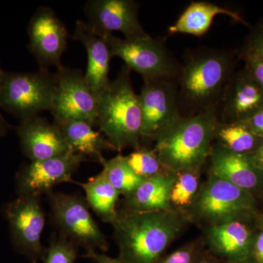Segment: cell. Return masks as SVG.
<instances>
[{"label":"cell","instance_id":"18","mask_svg":"<svg viewBox=\"0 0 263 263\" xmlns=\"http://www.w3.org/2000/svg\"><path fill=\"white\" fill-rule=\"evenodd\" d=\"M209 249L224 263H236L249 259L252 247L250 232L239 221L209 226L205 231Z\"/></svg>","mask_w":263,"mask_h":263},{"label":"cell","instance_id":"20","mask_svg":"<svg viewBox=\"0 0 263 263\" xmlns=\"http://www.w3.org/2000/svg\"><path fill=\"white\" fill-rule=\"evenodd\" d=\"M176 177V174L164 172L143 180L134 192L125 197L124 210L154 212L169 209L171 191Z\"/></svg>","mask_w":263,"mask_h":263},{"label":"cell","instance_id":"3","mask_svg":"<svg viewBox=\"0 0 263 263\" xmlns=\"http://www.w3.org/2000/svg\"><path fill=\"white\" fill-rule=\"evenodd\" d=\"M216 109L181 117L155 138V151L167 172L200 169L209 159L219 124Z\"/></svg>","mask_w":263,"mask_h":263},{"label":"cell","instance_id":"35","mask_svg":"<svg viewBox=\"0 0 263 263\" xmlns=\"http://www.w3.org/2000/svg\"><path fill=\"white\" fill-rule=\"evenodd\" d=\"M254 163L259 170L263 171V143L255 151L253 155L251 157Z\"/></svg>","mask_w":263,"mask_h":263},{"label":"cell","instance_id":"8","mask_svg":"<svg viewBox=\"0 0 263 263\" xmlns=\"http://www.w3.org/2000/svg\"><path fill=\"white\" fill-rule=\"evenodd\" d=\"M248 192L210 175L193 202V214L209 226L237 221L252 209Z\"/></svg>","mask_w":263,"mask_h":263},{"label":"cell","instance_id":"24","mask_svg":"<svg viewBox=\"0 0 263 263\" xmlns=\"http://www.w3.org/2000/svg\"><path fill=\"white\" fill-rule=\"evenodd\" d=\"M257 137L243 122L221 123L216 127L214 140L216 144L238 155L253 149Z\"/></svg>","mask_w":263,"mask_h":263},{"label":"cell","instance_id":"17","mask_svg":"<svg viewBox=\"0 0 263 263\" xmlns=\"http://www.w3.org/2000/svg\"><path fill=\"white\" fill-rule=\"evenodd\" d=\"M72 39L84 45L87 52L88 64L84 79L99 96L110 83L108 73L112 53L108 43L89 28L86 22L77 21Z\"/></svg>","mask_w":263,"mask_h":263},{"label":"cell","instance_id":"31","mask_svg":"<svg viewBox=\"0 0 263 263\" xmlns=\"http://www.w3.org/2000/svg\"><path fill=\"white\" fill-rule=\"evenodd\" d=\"M241 122L246 124L256 136L263 137V108Z\"/></svg>","mask_w":263,"mask_h":263},{"label":"cell","instance_id":"36","mask_svg":"<svg viewBox=\"0 0 263 263\" xmlns=\"http://www.w3.org/2000/svg\"><path fill=\"white\" fill-rule=\"evenodd\" d=\"M195 263H224L210 255L199 256Z\"/></svg>","mask_w":263,"mask_h":263},{"label":"cell","instance_id":"38","mask_svg":"<svg viewBox=\"0 0 263 263\" xmlns=\"http://www.w3.org/2000/svg\"><path fill=\"white\" fill-rule=\"evenodd\" d=\"M5 71L2 69L0 66V92H1L2 86H3V79H4Z\"/></svg>","mask_w":263,"mask_h":263},{"label":"cell","instance_id":"10","mask_svg":"<svg viewBox=\"0 0 263 263\" xmlns=\"http://www.w3.org/2000/svg\"><path fill=\"white\" fill-rule=\"evenodd\" d=\"M55 75L56 88L51 110L54 120L98 121V95L89 87L81 70L62 66Z\"/></svg>","mask_w":263,"mask_h":263},{"label":"cell","instance_id":"4","mask_svg":"<svg viewBox=\"0 0 263 263\" xmlns=\"http://www.w3.org/2000/svg\"><path fill=\"white\" fill-rule=\"evenodd\" d=\"M130 72L123 65L117 77L98 96L97 124L119 152L141 146V102L132 86Z\"/></svg>","mask_w":263,"mask_h":263},{"label":"cell","instance_id":"28","mask_svg":"<svg viewBox=\"0 0 263 263\" xmlns=\"http://www.w3.org/2000/svg\"><path fill=\"white\" fill-rule=\"evenodd\" d=\"M78 251L79 247L65 237H53L43 260L45 263H74Z\"/></svg>","mask_w":263,"mask_h":263},{"label":"cell","instance_id":"33","mask_svg":"<svg viewBox=\"0 0 263 263\" xmlns=\"http://www.w3.org/2000/svg\"><path fill=\"white\" fill-rule=\"evenodd\" d=\"M84 257L95 261L97 263H122L119 259L112 258L106 254L97 252L96 251L86 252Z\"/></svg>","mask_w":263,"mask_h":263},{"label":"cell","instance_id":"39","mask_svg":"<svg viewBox=\"0 0 263 263\" xmlns=\"http://www.w3.org/2000/svg\"><path fill=\"white\" fill-rule=\"evenodd\" d=\"M236 263H261L258 262V261L256 260H249V259H246V260L241 261V262H236Z\"/></svg>","mask_w":263,"mask_h":263},{"label":"cell","instance_id":"5","mask_svg":"<svg viewBox=\"0 0 263 263\" xmlns=\"http://www.w3.org/2000/svg\"><path fill=\"white\" fill-rule=\"evenodd\" d=\"M56 79L49 70L34 72H5L0 92V108L15 116L21 122L51 111Z\"/></svg>","mask_w":263,"mask_h":263},{"label":"cell","instance_id":"6","mask_svg":"<svg viewBox=\"0 0 263 263\" xmlns=\"http://www.w3.org/2000/svg\"><path fill=\"white\" fill-rule=\"evenodd\" d=\"M108 43L112 56L119 57L124 65L136 71L144 80L178 79L181 64L158 38L125 39L113 34L100 36Z\"/></svg>","mask_w":263,"mask_h":263},{"label":"cell","instance_id":"1","mask_svg":"<svg viewBox=\"0 0 263 263\" xmlns=\"http://www.w3.org/2000/svg\"><path fill=\"white\" fill-rule=\"evenodd\" d=\"M186 214L174 209L154 212L118 211L112 223L122 263H159L164 251L187 226Z\"/></svg>","mask_w":263,"mask_h":263},{"label":"cell","instance_id":"32","mask_svg":"<svg viewBox=\"0 0 263 263\" xmlns=\"http://www.w3.org/2000/svg\"><path fill=\"white\" fill-rule=\"evenodd\" d=\"M249 72L254 81L263 88V61H248Z\"/></svg>","mask_w":263,"mask_h":263},{"label":"cell","instance_id":"34","mask_svg":"<svg viewBox=\"0 0 263 263\" xmlns=\"http://www.w3.org/2000/svg\"><path fill=\"white\" fill-rule=\"evenodd\" d=\"M254 253L256 260L263 263V231L257 236L255 240Z\"/></svg>","mask_w":263,"mask_h":263},{"label":"cell","instance_id":"30","mask_svg":"<svg viewBox=\"0 0 263 263\" xmlns=\"http://www.w3.org/2000/svg\"><path fill=\"white\" fill-rule=\"evenodd\" d=\"M248 61H263V30L252 38L246 53Z\"/></svg>","mask_w":263,"mask_h":263},{"label":"cell","instance_id":"27","mask_svg":"<svg viewBox=\"0 0 263 263\" xmlns=\"http://www.w3.org/2000/svg\"><path fill=\"white\" fill-rule=\"evenodd\" d=\"M198 170L184 171L177 174L171 194V203L178 207L193 204L198 193Z\"/></svg>","mask_w":263,"mask_h":263},{"label":"cell","instance_id":"29","mask_svg":"<svg viewBox=\"0 0 263 263\" xmlns=\"http://www.w3.org/2000/svg\"><path fill=\"white\" fill-rule=\"evenodd\" d=\"M199 256L194 245H186L162 259L159 263H195Z\"/></svg>","mask_w":263,"mask_h":263},{"label":"cell","instance_id":"15","mask_svg":"<svg viewBox=\"0 0 263 263\" xmlns=\"http://www.w3.org/2000/svg\"><path fill=\"white\" fill-rule=\"evenodd\" d=\"M263 108V88L249 74L232 75L216 108L219 122H241Z\"/></svg>","mask_w":263,"mask_h":263},{"label":"cell","instance_id":"26","mask_svg":"<svg viewBox=\"0 0 263 263\" xmlns=\"http://www.w3.org/2000/svg\"><path fill=\"white\" fill-rule=\"evenodd\" d=\"M124 157L135 174L143 179L167 172L162 167L155 151L148 149L146 147L141 146Z\"/></svg>","mask_w":263,"mask_h":263},{"label":"cell","instance_id":"12","mask_svg":"<svg viewBox=\"0 0 263 263\" xmlns=\"http://www.w3.org/2000/svg\"><path fill=\"white\" fill-rule=\"evenodd\" d=\"M86 160L84 156L70 151L58 157L29 162L16 176L18 196L41 197L60 183L72 181V176Z\"/></svg>","mask_w":263,"mask_h":263},{"label":"cell","instance_id":"11","mask_svg":"<svg viewBox=\"0 0 263 263\" xmlns=\"http://www.w3.org/2000/svg\"><path fill=\"white\" fill-rule=\"evenodd\" d=\"M177 79L143 81L139 95L142 111L141 142L154 141L181 117Z\"/></svg>","mask_w":263,"mask_h":263},{"label":"cell","instance_id":"16","mask_svg":"<svg viewBox=\"0 0 263 263\" xmlns=\"http://www.w3.org/2000/svg\"><path fill=\"white\" fill-rule=\"evenodd\" d=\"M17 134L22 152L30 162L58 157L71 151L58 126L40 116L21 122Z\"/></svg>","mask_w":263,"mask_h":263},{"label":"cell","instance_id":"13","mask_svg":"<svg viewBox=\"0 0 263 263\" xmlns=\"http://www.w3.org/2000/svg\"><path fill=\"white\" fill-rule=\"evenodd\" d=\"M29 51L41 70L51 66L62 67L61 57L67 46L69 34L65 24L48 7H40L28 25Z\"/></svg>","mask_w":263,"mask_h":263},{"label":"cell","instance_id":"9","mask_svg":"<svg viewBox=\"0 0 263 263\" xmlns=\"http://www.w3.org/2000/svg\"><path fill=\"white\" fill-rule=\"evenodd\" d=\"M5 216L12 242L19 253L32 263L43 259L46 249L41 243V235L46 226V215L41 197L18 196L5 205Z\"/></svg>","mask_w":263,"mask_h":263},{"label":"cell","instance_id":"19","mask_svg":"<svg viewBox=\"0 0 263 263\" xmlns=\"http://www.w3.org/2000/svg\"><path fill=\"white\" fill-rule=\"evenodd\" d=\"M209 160L212 176L226 180L246 191L258 184L259 169L251 157L233 153L215 143Z\"/></svg>","mask_w":263,"mask_h":263},{"label":"cell","instance_id":"23","mask_svg":"<svg viewBox=\"0 0 263 263\" xmlns=\"http://www.w3.org/2000/svg\"><path fill=\"white\" fill-rule=\"evenodd\" d=\"M81 186L86 193L89 208L102 220L112 224L118 215L117 204L121 194L101 173Z\"/></svg>","mask_w":263,"mask_h":263},{"label":"cell","instance_id":"2","mask_svg":"<svg viewBox=\"0 0 263 263\" xmlns=\"http://www.w3.org/2000/svg\"><path fill=\"white\" fill-rule=\"evenodd\" d=\"M232 56L224 50L198 48L186 51L178 77L181 117L216 109L233 75Z\"/></svg>","mask_w":263,"mask_h":263},{"label":"cell","instance_id":"37","mask_svg":"<svg viewBox=\"0 0 263 263\" xmlns=\"http://www.w3.org/2000/svg\"><path fill=\"white\" fill-rule=\"evenodd\" d=\"M10 129V125L4 117L0 114V137L5 136L8 133V129Z\"/></svg>","mask_w":263,"mask_h":263},{"label":"cell","instance_id":"25","mask_svg":"<svg viewBox=\"0 0 263 263\" xmlns=\"http://www.w3.org/2000/svg\"><path fill=\"white\" fill-rule=\"evenodd\" d=\"M101 174L121 195L127 197L136 190L143 180L128 165L124 156L118 155L103 162Z\"/></svg>","mask_w":263,"mask_h":263},{"label":"cell","instance_id":"21","mask_svg":"<svg viewBox=\"0 0 263 263\" xmlns=\"http://www.w3.org/2000/svg\"><path fill=\"white\" fill-rule=\"evenodd\" d=\"M62 131L70 150L85 157L103 164L105 161L103 151H117L100 131L94 125L85 121H61L53 122Z\"/></svg>","mask_w":263,"mask_h":263},{"label":"cell","instance_id":"22","mask_svg":"<svg viewBox=\"0 0 263 263\" xmlns=\"http://www.w3.org/2000/svg\"><path fill=\"white\" fill-rule=\"evenodd\" d=\"M219 14L230 16L238 22H243L239 15L228 8L209 2H193L181 13L174 25L168 29V34L177 33L202 36L210 29L214 17Z\"/></svg>","mask_w":263,"mask_h":263},{"label":"cell","instance_id":"14","mask_svg":"<svg viewBox=\"0 0 263 263\" xmlns=\"http://www.w3.org/2000/svg\"><path fill=\"white\" fill-rule=\"evenodd\" d=\"M139 7L133 0H90L84 8L86 23L99 36L119 32L125 39L146 37L138 17Z\"/></svg>","mask_w":263,"mask_h":263},{"label":"cell","instance_id":"7","mask_svg":"<svg viewBox=\"0 0 263 263\" xmlns=\"http://www.w3.org/2000/svg\"><path fill=\"white\" fill-rule=\"evenodd\" d=\"M51 208V220L60 235L73 242L78 247L89 251L108 250L106 237L100 229L89 212L87 202L75 194H47Z\"/></svg>","mask_w":263,"mask_h":263}]
</instances>
